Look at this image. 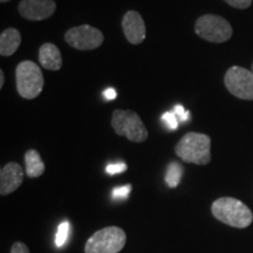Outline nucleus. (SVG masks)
<instances>
[{
    "label": "nucleus",
    "mask_w": 253,
    "mask_h": 253,
    "mask_svg": "<svg viewBox=\"0 0 253 253\" xmlns=\"http://www.w3.org/2000/svg\"><path fill=\"white\" fill-rule=\"evenodd\" d=\"M213 217L226 225L245 229L253 221V213L248 205L233 197H220L211 207Z\"/></svg>",
    "instance_id": "nucleus-1"
},
{
    "label": "nucleus",
    "mask_w": 253,
    "mask_h": 253,
    "mask_svg": "<svg viewBox=\"0 0 253 253\" xmlns=\"http://www.w3.org/2000/svg\"><path fill=\"white\" fill-rule=\"evenodd\" d=\"M175 153L186 163L207 166L211 162V138L201 132H188L176 144Z\"/></svg>",
    "instance_id": "nucleus-2"
},
{
    "label": "nucleus",
    "mask_w": 253,
    "mask_h": 253,
    "mask_svg": "<svg viewBox=\"0 0 253 253\" xmlns=\"http://www.w3.org/2000/svg\"><path fill=\"white\" fill-rule=\"evenodd\" d=\"M15 81L19 95L26 100H33L39 96L45 84L41 68L30 60H25L17 66Z\"/></svg>",
    "instance_id": "nucleus-3"
},
{
    "label": "nucleus",
    "mask_w": 253,
    "mask_h": 253,
    "mask_svg": "<svg viewBox=\"0 0 253 253\" xmlns=\"http://www.w3.org/2000/svg\"><path fill=\"white\" fill-rule=\"evenodd\" d=\"M126 235L121 227H103L87 240L84 245L86 253H119L125 248Z\"/></svg>",
    "instance_id": "nucleus-4"
},
{
    "label": "nucleus",
    "mask_w": 253,
    "mask_h": 253,
    "mask_svg": "<svg viewBox=\"0 0 253 253\" xmlns=\"http://www.w3.org/2000/svg\"><path fill=\"white\" fill-rule=\"evenodd\" d=\"M112 126L119 136H125L129 141L141 143L148 138V130L140 115L132 110H114Z\"/></svg>",
    "instance_id": "nucleus-5"
},
{
    "label": "nucleus",
    "mask_w": 253,
    "mask_h": 253,
    "mask_svg": "<svg viewBox=\"0 0 253 253\" xmlns=\"http://www.w3.org/2000/svg\"><path fill=\"white\" fill-rule=\"evenodd\" d=\"M196 34L202 39L213 43H221L232 37V26L220 15L204 14L196 20Z\"/></svg>",
    "instance_id": "nucleus-6"
},
{
    "label": "nucleus",
    "mask_w": 253,
    "mask_h": 253,
    "mask_svg": "<svg viewBox=\"0 0 253 253\" xmlns=\"http://www.w3.org/2000/svg\"><path fill=\"white\" fill-rule=\"evenodd\" d=\"M226 89L240 100L253 101V72L233 66L227 69L224 77Z\"/></svg>",
    "instance_id": "nucleus-7"
},
{
    "label": "nucleus",
    "mask_w": 253,
    "mask_h": 253,
    "mask_svg": "<svg viewBox=\"0 0 253 253\" xmlns=\"http://www.w3.org/2000/svg\"><path fill=\"white\" fill-rule=\"evenodd\" d=\"M65 40L69 46L80 50H93L103 43V33L90 25L72 27L65 34Z\"/></svg>",
    "instance_id": "nucleus-8"
},
{
    "label": "nucleus",
    "mask_w": 253,
    "mask_h": 253,
    "mask_svg": "<svg viewBox=\"0 0 253 253\" xmlns=\"http://www.w3.org/2000/svg\"><path fill=\"white\" fill-rule=\"evenodd\" d=\"M18 9L21 17L27 20L40 21L54 14L56 4L54 0H21Z\"/></svg>",
    "instance_id": "nucleus-9"
},
{
    "label": "nucleus",
    "mask_w": 253,
    "mask_h": 253,
    "mask_svg": "<svg viewBox=\"0 0 253 253\" xmlns=\"http://www.w3.org/2000/svg\"><path fill=\"white\" fill-rule=\"evenodd\" d=\"M122 30L131 45H140L147 37V27L143 18L136 11H128L123 15Z\"/></svg>",
    "instance_id": "nucleus-10"
},
{
    "label": "nucleus",
    "mask_w": 253,
    "mask_h": 253,
    "mask_svg": "<svg viewBox=\"0 0 253 253\" xmlns=\"http://www.w3.org/2000/svg\"><path fill=\"white\" fill-rule=\"evenodd\" d=\"M24 182V169L17 162H9L0 170V195L14 192Z\"/></svg>",
    "instance_id": "nucleus-11"
},
{
    "label": "nucleus",
    "mask_w": 253,
    "mask_h": 253,
    "mask_svg": "<svg viewBox=\"0 0 253 253\" xmlns=\"http://www.w3.org/2000/svg\"><path fill=\"white\" fill-rule=\"evenodd\" d=\"M39 62L47 71H59L62 67V56L59 47L46 42L39 49Z\"/></svg>",
    "instance_id": "nucleus-12"
},
{
    "label": "nucleus",
    "mask_w": 253,
    "mask_h": 253,
    "mask_svg": "<svg viewBox=\"0 0 253 253\" xmlns=\"http://www.w3.org/2000/svg\"><path fill=\"white\" fill-rule=\"evenodd\" d=\"M21 43V34L17 28H6L0 34V54L13 55Z\"/></svg>",
    "instance_id": "nucleus-13"
},
{
    "label": "nucleus",
    "mask_w": 253,
    "mask_h": 253,
    "mask_svg": "<svg viewBox=\"0 0 253 253\" xmlns=\"http://www.w3.org/2000/svg\"><path fill=\"white\" fill-rule=\"evenodd\" d=\"M25 172L31 178H37L45 172V163L36 149H30L25 154Z\"/></svg>",
    "instance_id": "nucleus-14"
},
{
    "label": "nucleus",
    "mask_w": 253,
    "mask_h": 253,
    "mask_svg": "<svg viewBox=\"0 0 253 253\" xmlns=\"http://www.w3.org/2000/svg\"><path fill=\"white\" fill-rule=\"evenodd\" d=\"M183 176V168L179 163L171 162L167 168L166 183L169 188H176L179 184Z\"/></svg>",
    "instance_id": "nucleus-15"
},
{
    "label": "nucleus",
    "mask_w": 253,
    "mask_h": 253,
    "mask_svg": "<svg viewBox=\"0 0 253 253\" xmlns=\"http://www.w3.org/2000/svg\"><path fill=\"white\" fill-rule=\"evenodd\" d=\"M69 230H71V224H69L67 220L62 221L59 225L55 236V245L58 246V248H61V246L66 244V242H67L69 237Z\"/></svg>",
    "instance_id": "nucleus-16"
},
{
    "label": "nucleus",
    "mask_w": 253,
    "mask_h": 253,
    "mask_svg": "<svg viewBox=\"0 0 253 253\" xmlns=\"http://www.w3.org/2000/svg\"><path fill=\"white\" fill-rule=\"evenodd\" d=\"M162 120L163 122L166 123V126H168V128L170 129V130H177L178 129V119L176 118L175 113L172 112H167L163 114L162 116Z\"/></svg>",
    "instance_id": "nucleus-17"
},
{
    "label": "nucleus",
    "mask_w": 253,
    "mask_h": 253,
    "mask_svg": "<svg viewBox=\"0 0 253 253\" xmlns=\"http://www.w3.org/2000/svg\"><path fill=\"white\" fill-rule=\"evenodd\" d=\"M131 191V185H123L119 186V188H115L113 190V197L115 199H125L129 196Z\"/></svg>",
    "instance_id": "nucleus-18"
},
{
    "label": "nucleus",
    "mask_w": 253,
    "mask_h": 253,
    "mask_svg": "<svg viewBox=\"0 0 253 253\" xmlns=\"http://www.w3.org/2000/svg\"><path fill=\"white\" fill-rule=\"evenodd\" d=\"M128 169L126 163L119 162V163H110L107 166L106 171L109 173V175H118V173H121Z\"/></svg>",
    "instance_id": "nucleus-19"
},
{
    "label": "nucleus",
    "mask_w": 253,
    "mask_h": 253,
    "mask_svg": "<svg viewBox=\"0 0 253 253\" xmlns=\"http://www.w3.org/2000/svg\"><path fill=\"white\" fill-rule=\"evenodd\" d=\"M173 113H175L176 118L178 119V121H188L189 118H190V112L189 110H185L184 107L181 106V104H176L175 107H173Z\"/></svg>",
    "instance_id": "nucleus-20"
},
{
    "label": "nucleus",
    "mask_w": 253,
    "mask_h": 253,
    "mask_svg": "<svg viewBox=\"0 0 253 253\" xmlns=\"http://www.w3.org/2000/svg\"><path fill=\"white\" fill-rule=\"evenodd\" d=\"M224 1L232 7L239 9L249 8L252 5V0H224Z\"/></svg>",
    "instance_id": "nucleus-21"
},
{
    "label": "nucleus",
    "mask_w": 253,
    "mask_h": 253,
    "mask_svg": "<svg viewBox=\"0 0 253 253\" xmlns=\"http://www.w3.org/2000/svg\"><path fill=\"white\" fill-rule=\"evenodd\" d=\"M11 253H30V250L24 243L21 242H15L13 245H12Z\"/></svg>",
    "instance_id": "nucleus-22"
},
{
    "label": "nucleus",
    "mask_w": 253,
    "mask_h": 253,
    "mask_svg": "<svg viewBox=\"0 0 253 253\" xmlns=\"http://www.w3.org/2000/svg\"><path fill=\"white\" fill-rule=\"evenodd\" d=\"M103 96L106 100L113 101L118 97V93H116V90L114 89V88H108V89H106L103 91Z\"/></svg>",
    "instance_id": "nucleus-23"
},
{
    "label": "nucleus",
    "mask_w": 253,
    "mask_h": 253,
    "mask_svg": "<svg viewBox=\"0 0 253 253\" xmlns=\"http://www.w3.org/2000/svg\"><path fill=\"white\" fill-rule=\"evenodd\" d=\"M4 82H5L4 72H2V69H0V88L4 87Z\"/></svg>",
    "instance_id": "nucleus-24"
},
{
    "label": "nucleus",
    "mask_w": 253,
    "mask_h": 253,
    "mask_svg": "<svg viewBox=\"0 0 253 253\" xmlns=\"http://www.w3.org/2000/svg\"><path fill=\"white\" fill-rule=\"evenodd\" d=\"M0 1L2 2V4H4V2H7V1H11V0H0Z\"/></svg>",
    "instance_id": "nucleus-25"
},
{
    "label": "nucleus",
    "mask_w": 253,
    "mask_h": 253,
    "mask_svg": "<svg viewBox=\"0 0 253 253\" xmlns=\"http://www.w3.org/2000/svg\"><path fill=\"white\" fill-rule=\"evenodd\" d=\"M252 72H253V63H252Z\"/></svg>",
    "instance_id": "nucleus-26"
}]
</instances>
